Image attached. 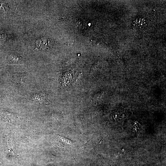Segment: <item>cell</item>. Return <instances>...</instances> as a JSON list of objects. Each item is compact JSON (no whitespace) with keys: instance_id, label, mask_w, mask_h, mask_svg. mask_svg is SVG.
<instances>
[{"instance_id":"6da1fadb","label":"cell","mask_w":166,"mask_h":166,"mask_svg":"<svg viewBox=\"0 0 166 166\" xmlns=\"http://www.w3.org/2000/svg\"><path fill=\"white\" fill-rule=\"evenodd\" d=\"M6 62L10 64H22L24 63L25 59L21 54L17 52L11 53L7 55Z\"/></svg>"},{"instance_id":"7a4b0ae2","label":"cell","mask_w":166,"mask_h":166,"mask_svg":"<svg viewBox=\"0 0 166 166\" xmlns=\"http://www.w3.org/2000/svg\"><path fill=\"white\" fill-rule=\"evenodd\" d=\"M6 37V34L5 32L2 31L0 33V44H2L4 42Z\"/></svg>"},{"instance_id":"3957f363","label":"cell","mask_w":166,"mask_h":166,"mask_svg":"<svg viewBox=\"0 0 166 166\" xmlns=\"http://www.w3.org/2000/svg\"><path fill=\"white\" fill-rule=\"evenodd\" d=\"M6 4L3 3L0 4V10L3 11V12H6V11L9 10V6Z\"/></svg>"}]
</instances>
